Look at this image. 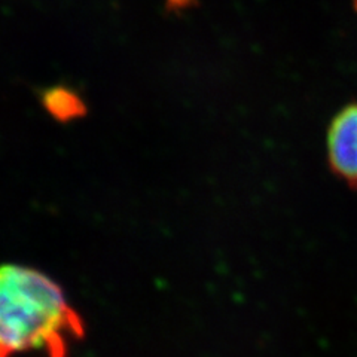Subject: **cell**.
Instances as JSON below:
<instances>
[{
	"mask_svg": "<svg viewBox=\"0 0 357 357\" xmlns=\"http://www.w3.org/2000/svg\"><path fill=\"white\" fill-rule=\"evenodd\" d=\"M84 320L51 277L31 266L5 264L0 271V357L42 351L67 357L82 340Z\"/></svg>",
	"mask_w": 357,
	"mask_h": 357,
	"instance_id": "cell-1",
	"label": "cell"
},
{
	"mask_svg": "<svg viewBox=\"0 0 357 357\" xmlns=\"http://www.w3.org/2000/svg\"><path fill=\"white\" fill-rule=\"evenodd\" d=\"M326 148L332 172L357 189V103L345 106L335 115L328 130Z\"/></svg>",
	"mask_w": 357,
	"mask_h": 357,
	"instance_id": "cell-2",
	"label": "cell"
},
{
	"mask_svg": "<svg viewBox=\"0 0 357 357\" xmlns=\"http://www.w3.org/2000/svg\"><path fill=\"white\" fill-rule=\"evenodd\" d=\"M356 2H357V0H356Z\"/></svg>",
	"mask_w": 357,
	"mask_h": 357,
	"instance_id": "cell-3",
	"label": "cell"
}]
</instances>
